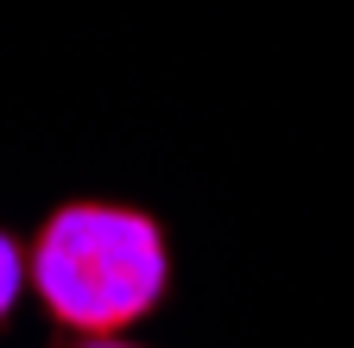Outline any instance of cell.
Masks as SVG:
<instances>
[{
	"label": "cell",
	"instance_id": "6da1fadb",
	"mask_svg": "<svg viewBox=\"0 0 354 348\" xmlns=\"http://www.w3.org/2000/svg\"><path fill=\"white\" fill-rule=\"evenodd\" d=\"M26 291L64 336H120L171 291V241L152 209L70 196L26 241Z\"/></svg>",
	"mask_w": 354,
	"mask_h": 348
},
{
	"label": "cell",
	"instance_id": "7a4b0ae2",
	"mask_svg": "<svg viewBox=\"0 0 354 348\" xmlns=\"http://www.w3.org/2000/svg\"><path fill=\"white\" fill-rule=\"evenodd\" d=\"M19 291H26V247L0 228V329H7V317L19 311Z\"/></svg>",
	"mask_w": 354,
	"mask_h": 348
},
{
	"label": "cell",
	"instance_id": "3957f363",
	"mask_svg": "<svg viewBox=\"0 0 354 348\" xmlns=\"http://www.w3.org/2000/svg\"><path fill=\"white\" fill-rule=\"evenodd\" d=\"M64 348H140V342H127V336H70Z\"/></svg>",
	"mask_w": 354,
	"mask_h": 348
}]
</instances>
